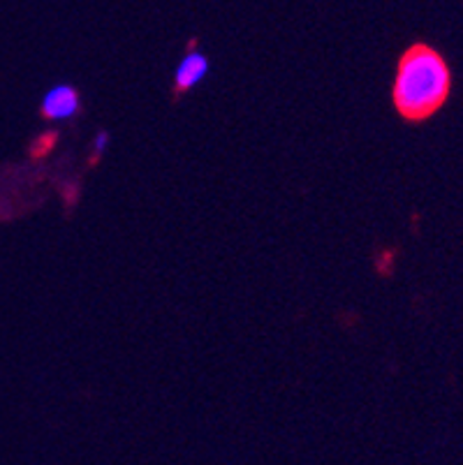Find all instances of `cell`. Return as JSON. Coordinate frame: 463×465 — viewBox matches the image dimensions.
Returning a JSON list of instances; mask_svg holds the SVG:
<instances>
[{
    "instance_id": "1",
    "label": "cell",
    "mask_w": 463,
    "mask_h": 465,
    "mask_svg": "<svg viewBox=\"0 0 463 465\" xmlns=\"http://www.w3.org/2000/svg\"><path fill=\"white\" fill-rule=\"evenodd\" d=\"M452 95V67L448 58L427 42H415L401 54L392 82L394 112L406 124L433 118Z\"/></svg>"
},
{
    "instance_id": "2",
    "label": "cell",
    "mask_w": 463,
    "mask_h": 465,
    "mask_svg": "<svg viewBox=\"0 0 463 465\" xmlns=\"http://www.w3.org/2000/svg\"><path fill=\"white\" fill-rule=\"evenodd\" d=\"M82 109V95L70 84L51 88L40 104V114L46 121H70Z\"/></svg>"
},
{
    "instance_id": "3",
    "label": "cell",
    "mask_w": 463,
    "mask_h": 465,
    "mask_svg": "<svg viewBox=\"0 0 463 465\" xmlns=\"http://www.w3.org/2000/svg\"><path fill=\"white\" fill-rule=\"evenodd\" d=\"M206 72H209V58L199 54L197 49H190L184 56V61L178 63L176 72H174V97H181L188 91H193L206 77Z\"/></svg>"
},
{
    "instance_id": "4",
    "label": "cell",
    "mask_w": 463,
    "mask_h": 465,
    "mask_svg": "<svg viewBox=\"0 0 463 465\" xmlns=\"http://www.w3.org/2000/svg\"><path fill=\"white\" fill-rule=\"evenodd\" d=\"M56 137H58L56 133L42 134V137H40V142H37V146H35V149H33V151H35V155H37V158H40V155H46V153H51V149H54V146H56Z\"/></svg>"
},
{
    "instance_id": "5",
    "label": "cell",
    "mask_w": 463,
    "mask_h": 465,
    "mask_svg": "<svg viewBox=\"0 0 463 465\" xmlns=\"http://www.w3.org/2000/svg\"><path fill=\"white\" fill-rule=\"evenodd\" d=\"M105 146H107V134H100L96 142V151H93V160H91L93 164L102 158V153H105Z\"/></svg>"
}]
</instances>
